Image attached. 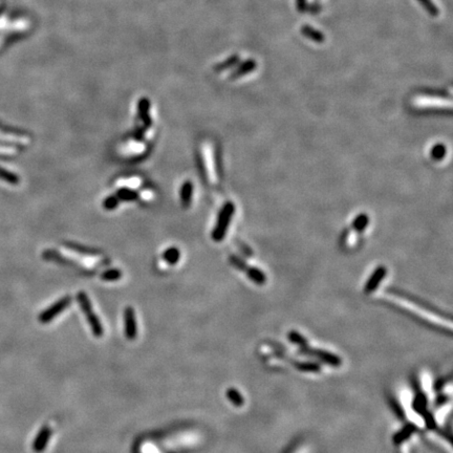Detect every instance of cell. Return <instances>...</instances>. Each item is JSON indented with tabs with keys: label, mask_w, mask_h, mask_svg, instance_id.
Wrapping results in <instances>:
<instances>
[{
	"label": "cell",
	"mask_w": 453,
	"mask_h": 453,
	"mask_svg": "<svg viewBox=\"0 0 453 453\" xmlns=\"http://www.w3.org/2000/svg\"><path fill=\"white\" fill-rule=\"evenodd\" d=\"M122 277V272L116 269H110L101 274V279L105 281H115Z\"/></svg>",
	"instance_id": "cell-15"
},
{
	"label": "cell",
	"mask_w": 453,
	"mask_h": 453,
	"mask_svg": "<svg viewBox=\"0 0 453 453\" xmlns=\"http://www.w3.org/2000/svg\"><path fill=\"white\" fill-rule=\"evenodd\" d=\"M71 302L70 296H65L62 299L58 300L56 303H54L49 309H47L45 312L41 313L39 316V321L41 323H49L52 320H54L55 317H57L59 314H61L67 306Z\"/></svg>",
	"instance_id": "cell-2"
},
{
	"label": "cell",
	"mask_w": 453,
	"mask_h": 453,
	"mask_svg": "<svg viewBox=\"0 0 453 453\" xmlns=\"http://www.w3.org/2000/svg\"><path fill=\"white\" fill-rule=\"evenodd\" d=\"M68 246L70 248V249L76 250L77 252H80V253H82V254H87V255H97V254H99V253H97V252L94 251V250L87 249V248H85V246H81V245H78V244H71V243H69Z\"/></svg>",
	"instance_id": "cell-20"
},
{
	"label": "cell",
	"mask_w": 453,
	"mask_h": 453,
	"mask_svg": "<svg viewBox=\"0 0 453 453\" xmlns=\"http://www.w3.org/2000/svg\"><path fill=\"white\" fill-rule=\"evenodd\" d=\"M386 273H387V271L384 267L377 268V270L370 277V279L367 281L366 286H365V291H366L367 293L368 292H373L379 285V283L381 282V280L383 279V277L385 276Z\"/></svg>",
	"instance_id": "cell-8"
},
{
	"label": "cell",
	"mask_w": 453,
	"mask_h": 453,
	"mask_svg": "<svg viewBox=\"0 0 453 453\" xmlns=\"http://www.w3.org/2000/svg\"><path fill=\"white\" fill-rule=\"evenodd\" d=\"M418 2L422 5V7L425 9V11L430 14L432 17H436L440 14V10L433 4L432 0H418Z\"/></svg>",
	"instance_id": "cell-16"
},
{
	"label": "cell",
	"mask_w": 453,
	"mask_h": 453,
	"mask_svg": "<svg viewBox=\"0 0 453 453\" xmlns=\"http://www.w3.org/2000/svg\"><path fill=\"white\" fill-rule=\"evenodd\" d=\"M180 251L177 248H169L168 250L164 253V259L168 262L169 265H175L178 264L180 260Z\"/></svg>",
	"instance_id": "cell-13"
},
{
	"label": "cell",
	"mask_w": 453,
	"mask_h": 453,
	"mask_svg": "<svg viewBox=\"0 0 453 453\" xmlns=\"http://www.w3.org/2000/svg\"><path fill=\"white\" fill-rule=\"evenodd\" d=\"M256 68V62L254 60H246L245 62H243L233 74L231 75L232 79H237L239 77H242L243 75L248 74V72H251Z\"/></svg>",
	"instance_id": "cell-11"
},
{
	"label": "cell",
	"mask_w": 453,
	"mask_h": 453,
	"mask_svg": "<svg viewBox=\"0 0 453 453\" xmlns=\"http://www.w3.org/2000/svg\"><path fill=\"white\" fill-rule=\"evenodd\" d=\"M446 155V147L443 144H436L431 149V157L434 160H442Z\"/></svg>",
	"instance_id": "cell-17"
},
{
	"label": "cell",
	"mask_w": 453,
	"mask_h": 453,
	"mask_svg": "<svg viewBox=\"0 0 453 453\" xmlns=\"http://www.w3.org/2000/svg\"><path fill=\"white\" fill-rule=\"evenodd\" d=\"M368 223H369V218H368V216H367L366 214L362 213V214H359V215L354 219V222H353V224H352V227H353V229H354L355 231H357V232H363V231L365 230V228L367 227Z\"/></svg>",
	"instance_id": "cell-12"
},
{
	"label": "cell",
	"mask_w": 453,
	"mask_h": 453,
	"mask_svg": "<svg viewBox=\"0 0 453 453\" xmlns=\"http://www.w3.org/2000/svg\"><path fill=\"white\" fill-rule=\"evenodd\" d=\"M237 61H238V57H237V56L232 57L231 59H229L228 61H226V62L223 63L222 65H219L218 70H223V69H225V68H228V67H230V66H232V65H234V64L237 63Z\"/></svg>",
	"instance_id": "cell-21"
},
{
	"label": "cell",
	"mask_w": 453,
	"mask_h": 453,
	"mask_svg": "<svg viewBox=\"0 0 453 453\" xmlns=\"http://www.w3.org/2000/svg\"><path fill=\"white\" fill-rule=\"evenodd\" d=\"M234 211H235V206H234V203L231 201L227 202L225 206L222 208L221 212H219V214H218L215 228L212 232L213 240L222 241L225 238L229 225L231 223L232 216H233V214H234Z\"/></svg>",
	"instance_id": "cell-1"
},
{
	"label": "cell",
	"mask_w": 453,
	"mask_h": 453,
	"mask_svg": "<svg viewBox=\"0 0 453 453\" xmlns=\"http://www.w3.org/2000/svg\"><path fill=\"white\" fill-rule=\"evenodd\" d=\"M227 396L230 399V401L236 405V406H240L242 404V398L239 394V392L235 389H229L227 392Z\"/></svg>",
	"instance_id": "cell-18"
},
{
	"label": "cell",
	"mask_w": 453,
	"mask_h": 453,
	"mask_svg": "<svg viewBox=\"0 0 453 453\" xmlns=\"http://www.w3.org/2000/svg\"><path fill=\"white\" fill-rule=\"evenodd\" d=\"M297 10L300 13H303L306 10V0H297Z\"/></svg>",
	"instance_id": "cell-22"
},
{
	"label": "cell",
	"mask_w": 453,
	"mask_h": 453,
	"mask_svg": "<svg viewBox=\"0 0 453 453\" xmlns=\"http://www.w3.org/2000/svg\"><path fill=\"white\" fill-rule=\"evenodd\" d=\"M230 262L235 268H237L238 270L245 271L248 276H249V278L252 279L254 282H256L258 284H261V283H264L266 281V276H265L264 273H262L261 271H259L256 268L249 267L238 256H235V255L230 256Z\"/></svg>",
	"instance_id": "cell-3"
},
{
	"label": "cell",
	"mask_w": 453,
	"mask_h": 453,
	"mask_svg": "<svg viewBox=\"0 0 453 453\" xmlns=\"http://www.w3.org/2000/svg\"><path fill=\"white\" fill-rule=\"evenodd\" d=\"M84 314L86 315L87 318V322H89L92 332L94 333V335L96 336L97 338H100L103 336L104 334V330H103V325H102L101 321L99 319V317L94 313V310L91 309L89 311H85Z\"/></svg>",
	"instance_id": "cell-6"
},
{
	"label": "cell",
	"mask_w": 453,
	"mask_h": 453,
	"mask_svg": "<svg viewBox=\"0 0 453 453\" xmlns=\"http://www.w3.org/2000/svg\"><path fill=\"white\" fill-rule=\"evenodd\" d=\"M51 434H52V430L48 426L43 427L39 431V433L37 434L35 441L33 443V450L36 453H40V452H42L43 450L47 448L49 440H50V437H51Z\"/></svg>",
	"instance_id": "cell-5"
},
{
	"label": "cell",
	"mask_w": 453,
	"mask_h": 453,
	"mask_svg": "<svg viewBox=\"0 0 453 453\" xmlns=\"http://www.w3.org/2000/svg\"><path fill=\"white\" fill-rule=\"evenodd\" d=\"M300 32L305 38H308L316 43H323L325 40V36L323 35L322 32L316 30V28H314L313 26L308 25V24L303 25L300 28Z\"/></svg>",
	"instance_id": "cell-7"
},
{
	"label": "cell",
	"mask_w": 453,
	"mask_h": 453,
	"mask_svg": "<svg viewBox=\"0 0 453 453\" xmlns=\"http://www.w3.org/2000/svg\"><path fill=\"white\" fill-rule=\"evenodd\" d=\"M118 204H119V198L116 197V195H112V196H108L104 200L103 206L107 210H113L118 207Z\"/></svg>",
	"instance_id": "cell-19"
},
{
	"label": "cell",
	"mask_w": 453,
	"mask_h": 453,
	"mask_svg": "<svg viewBox=\"0 0 453 453\" xmlns=\"http://www.w3.org/2000/svg\"><path fill=\"white\" fill-rule=\"evenodd\" d=\"M124 332L128 340H135L138 335L136 313L133 308L127 306L124 311Z\"/></svg>",
	"instance_id": "cell-4"
},
{
	"label": "cell",
	"mask_w": 453,
	"mask_h": 453,
	"mask_svg": "<svg viewBox=\"0 0 453 453\" xmlns=\"http://www.w3.org/2000/svg\"><path fill=\"white\" fill-rule=\"evenodd\" d=\"M192 192H193V185L190 181H187L183 184V187L181 189V199L182 203L185 208H188L191 203L192 199Z\"/></svg>",
	"instance_id": "cell-10"
},
{
	"label": "cell",
	"mask_w": 453,
	"mask_h": 453,
	"mask_svg": "<svg viewBox=\"0 0 453 453\" xmlns=\"http://www.w3.org/2000/svg\"><path fill=\"white\" fill-rule=\"evenodd\" d=\"M149 101L147 99H141L139 103V115L141 120L144 122V124L149 127L152 123L151 118L149 115Z\"/></svg>",
	"instance_id": "cell-9"
},
{
	"label": "cell",
	"mask_w": 453,
	"mask_h": 453,
	"mask_svg": "<svg viewBox=\"0 0 453 453\" xmlns=\"http://www.w3.org/2000/svg\"><path fill=\"white\" fill-rule=\"evenodd\" d=\"M116 197L121 200L131 201V200H135L138 198V193L130 189L122 188V189L118 190V192H116Z\"/></svg>",
	"instance_id": "cell-14"
}]
</instances>
